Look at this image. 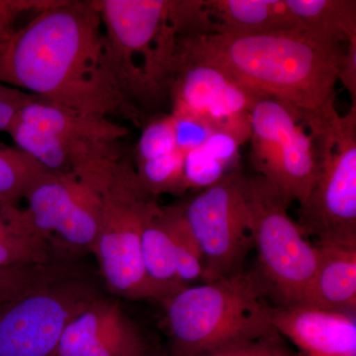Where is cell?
Here are the masks:
<instances>
[{"mask_svg": "<svg viewBox=\"0 0 356 356\" xmlns=\"http://www.w3.org/2000/svg\"><path fill=\"white\" fill-rule=\"evenodd\" d=\"M247 197L257 268L252 271L276 307L301 305L318 264V252L296 222L280 191L259 175L247 177Z\"/></svg>", "mask_w": 356, "mask_h": 356, "instance_id": "8992f818", "label": "cell"}, {"mask_svg": "<svg viewBox=\"0 0 356 356\" xmlns=\"http://www.w3.org/2000/svg\"><path fill=\"white\" fill-rule=\"evenodd\" d=\"M34 99V96L0 83V131L11 128L23 107Z\"/></svg>", "mask_w": 356, "mask_h": 356, "instance_id": "f1b7e54d", "label": "cell"}, {"mask_svg": "<svg viewBox=\"0 0 356 356\" xmlns=\"http://www.w3.org/2000/svg\"><path fill=\"white\" fill-rule=\"evenodd\" d=\"M0 83L81 113H142L122 93L110 67L102 20L95 4L46 7L0 50Z\"/></svg>", "mask_w": 356, "mask_h": 356, "instance_id": "6da1fadb", "label": "cell"}, {"mask_svg": "<svg viewBox=\"0 0 356 356\" xmlns=\"http://www.w3.org/2000/svg\"><path fill=\"white\" fill-rule=\"evenodd\" d=\"M49 172L22 151L0 149V202L13 204Z\"/></svg>", "mask_w": 356, "mask_h": 356, "instance_id": "7402d4cb", "label": "cell"}, {"mask_svg": "<svg viewBox=\"0 0 356 356\" xmlns=\"http://www.w3.org/2000/svg\"><path fill=\"white\" fill-rule=\"evenodd\" d=\"M168 356H199L275 331L252 271L189 286L163 302Z\"/></svg>", "mask_w": 356, "mask_h": 356, "instance_id": "3957f363", "label": "cell"}, {"mask_svg": "<svg viewBox=\"0 0 356 356\" xmlns=\"http://www.w3.org/2000/svg\"><path fill=\"white\" fill-rule=\"evenodd\" d=\"M172 116L177 149L185 154L203 146L214 132L207 121L189 115L170 114Z\"/></svg>", "mask_w": 356, "mask_h": 356, "instance_id": "4316f807", "label": "cell"}, {"mask_svg": "<svg viewBox=\"0 0 356 356\" xmlns=\"http://www.w3.org/2000/svg\"><path fill=\"white\" fill-rule=\"evenodd\" d=\"M15 120L37 130L60 136L74 142L111 145L128 133L107 117L81 113L35 98L20 110Z\"/></svg>", "mask_w": 356, "mask_h": 356, "instance_id": "2e32d148", "label": "cell"}, {"mask_svg": "<svg viewBox=\"0 0 356 356\" xmlns=\"http://www.w3.org/2000/svg\"><path fill=\"white\" fill-rule=\"evenodd\" d=\"M83 268L74 261L0 267V306L51 281Z\"/></svg>", "mask_w": 356, "mask_h": 356, "instance_id": "ffe728a7", "label": "cell"}, {"mask_svg": "<svg viewBox=\"0 0 356 356\" xmlns=\"http://www.w3.org/2000/svg\"><path fill=\"white\" fill-rule=\"evenodd\" d=\"M199 356H304L298 350L291 348L284 337L277 332L252 339L211 351Z\"/></svg>", "mask_w": 356, "mask_h": 356, "instance_id": "484cf974", "label": "cell"}, {"mask_svg": "<svg viewBox=\"0 0 356 356\" xmlns=\"http://www.w3.org/2000/svg\"><path fill=\"white\" fill-rule=\"evenodd\" d=\"M318 264L301 305L356 313V247L314 243Z\"/></svg>", "mask_w": 356, "mask_h": 356, "instance_id": "9a60e30c", "label": "cell"}, {"mask_svg": "<svg viewBox=\"0 0 356 356\" xmlns=\"http://www.w3.org/2000/svg\"><path fill=\"white\" fill-rule=\"evenodd\" d=\"M216 33L261 34L298 28L285 0H206Z\"/></svg>", "mask_w": 356, "mask_h": 356, "instance_id": "e0dca14e", "label": "cell"}, {"mask_svg": "<svg viewBox=\"0 0 356 356\" xmlns=\"http://www.w3.org/2000/svg\"><path fill=\"white\" fill-rule=\"evenodd\" d=\"M298 28L318 38L348 44L356 38L355 0H285Z\"/></svg>", "mask_w": 356, "mask_h": 356, "instance_id": "d6986e66", "label": "cell"}, {"mask_svg": "<svg viewBox=\"0 0 356 356\" xmlns=\"http://www.w3.org/2000/svg\"><path fill=\"white\" fill-rule=\"evenodd\" d=\"M250 159L255 172L273 184L285 202L299 205L317 172L313 139L300 110L262 97L250 111Z\"/></svg>", "mask_w": 356, "mask_h": 356, "instance_id": "30bf717a", "label": "cell"}, {"mask_svg": "<svg viewBox=\"0 0 356 356\" xmlns=\"http://www.w3.org/2000/svg\"><path fill=\"white\" fill-rule=\"evenodd\" d=\"M104 294L83 268L0 307V356H55L70 323Z\"/></svg>", "mask_w": 356, "mask_h": 356, "instance_id": "ba28073f", "label": "cell"}, {"mask_svg": "<svg viewBox=\"0 0 356 356\" xmlns=\"http://www.w3.org/2000/svg\"><path fill=\"white\" fill-rule=\"evenodd\" d=\"M229 170L202 146L184 154V175L188 191H203L219 181Z\"/></svg>", "mask_w": 356, "mask_h": 356, "instance_id": "cb8c5ba5", "label": "cell"}, {"mask_svg": "<svg viewBox=\"0 0 356 356\" xmlns=\"http://www.w3.org/2000/svg\"><path fill=\"white\" fill-rule=\"evenodd\" d=\"M245 143L238 139L234 134L226 131L215 130L208 140L204 143L203 147L218 159L229 170H233L238 166V154L241 147Z\"/></svg>", "mask_w": 356, "mask_h": 356, "instance_id": "83f0119b", "label": "cell"}, {"mask_svg": "<svg viewBox=\"0 0 356 356\" xmlns=\"http://www.w3.org/2000/svg\"><path fill=\"white\" fill-rule=\"evenodd\" d=\"M301 113L313 139L317 172L299 205L297 226L316 242L356 247V106L344 116Z\"/></svg>", "mask_w": 356, "mask_h": 356, "instance_id": "5b68a950", "label": "cell"}, {"mask_svg": "<svg viewBox=\"0 0 356 356\" xmlns=\"http://www.w3.org/2000/svg\"><path fill=\"white\" fill-rule=\"evenodd\" d=\"M168 231L175 248L178 276L187 286L191 283H203L204 257L200 245L194 236L188 224L185 221L180 205L163 207Z\"/></svg>", "mask_w": 356, "mask_h": 356, "instance_id": "44dd1931", "label": "cell"}, {"mask_svg": "<svg viewBox=\"0 0 356 356\" xmlns=\"http://www.w3.org/2000/svg\"><path fill=\"white\" fill-rule=\"evenodd\" d=\"M346 47L304 30L180 37L177 51L221 67L261 97L303 113H336V86Z\"/></svg>", "mask_w": 356, "mask_h": 356, "instance_id": "7a4b0ae2", "label": "cell"}, {"mask_svg": "<svg viewBox=\"0 0 356 356\" xmlns=\"http://www.w3.org/2000/svg\"><path fill=\"white\" fill-rule=\"evenodd\" d=\"M144 356H168V353H166V351L165 348H161V346H154L153 348H152L151 350L149 351V353H147L146 355Z\"/></svg>", "mask_w": 356, "mask_h": 356, "instance_id": "1f68e13d", "label": "cell"}, {"mask_svg": "<svg viewBox=\"0 0 356 356\" xmlns=\"http://www.w3.org/2000/svg\"><path fill=\"white\" fill-rule=\"evenodd\" d=\"M339 81L350 93L353 106H356V38L350 40L346 44L339 67Z\"/></svg>", "mask_w": 356, "mask_h": 356, "instance_id": "f546056e", "label": "cell"}, {"mask_svg": "<svg viewBox=\"0 0 356 356\" xmlns=\"http://www.w3.org/2000/svg\"><path fill=\"white\" fill-rule=\"evenodd\" d=\"M184 154L181 152L137 163L136 170L140 182L149 193L156 197L161 194L184 195L188 189L184 175Z\"/></svg>", "mask_w": 356, "mask_h": 356, "instance_id": "603a6c76", "label": "cell"}, {"mask_svg": "<svg viewBox=\"0 0 356 356\" xmlns=\"http://www.w3.org/2000/svg\"><path fill=\"white\" fill-rule=\"evenodd\" d=\"M102 225L95 255L105 285L115 296L159 302L142 259L145 222L159 205L132 166L121 161L111 181L100 191Z\"/></svg>", "mask_w": 356, "mask_h": 356, "instance_id": "52a82bcc", "label": "cell"}, {"mask_svg": "<svg viewBox=\"0 0 356 356\" xmlns=\"http://www.w3.org/2000/svg\"><path fill=\"white\" fill-rule=\"evenodd\" d=\"M154 346L118 300L103 294L70 323L55 356H144Z\"/></svg>", "mask_w": 356, "mask_h": 356, "instance_id": "4fadbf2b", "label": "cell"}, {"mask_svg": "<svg viewBox=\"0 0 356 356\" xmlns=\"http://www.w3.org/2000/svg\"><path fill=\"white\" fill-rule=\"evenodd\" d=\"M17 13L13 2L0 1V50L13 35L11 29L14 14Z\"/></svg>", "mask_w": 356, "mask_h": 356, "instance_id": "4dcf8cb0", "label": "cell"}, {"mask_svg": "<svg viewBox=\"0 0 356 356\" xmlns=\"http://www.w3.org/2000/svg\"><path fill=\"white\" fill-rule=\"evenodd\" d=\"M170 96L172 114L198 117L245 143L252 135L250 111L262 98L221 67L178 51Z\"/></svg>", "mask_w": 356, "mask_h": 356, "instance_id": "8fae6325", "label": "cell"}, {"mask_svg": "<svg viewBox=\"0 0 356 356\" xmlns=\"http://www.w3.org/2000/svg\"><path fill=\"white\" fill-rule=\"evenodd\" d=\"M3 305H4V304H3ZM3 305H1V306H3ZM1 306H0V307H1Z\"/></svg>", "mask_w": 356, "mask_h": 356, "instance_id": "d6a6232c", "label": "cell"}, {"mask_svg": "<svg viewBox=\"0 0 356 356\" xmlns=\"http://www.w3.org/2000/svg\"><path fill=\"white\" fill-rule=\"evenodd\" d=\"M247 177L240 166L179 204L204 257L203 283L240 273L254 250Z\"/></svg>", "mask_w": 356, "mask_h": 356, "instance_id": "9c48e42d", "label": "cell"}, {"mask_svg": "<svg viewBox=\"0 0 356 356\" xmlns=\"http://www.w3.org/2000/svg\"><path fill=\"white\" fill-rule=\"evenodd\" d=\"M95 6L122 93L136 107L154 108L170 95L175 72L179 37L170 16L172 1L106 0Z\"/></svg>", "mask_w": 356, "mask_h": 356, "instance_id": "277c9868", "label": "cell"}, {"mask_svg": "<svg viewBox=\"0 0 356 356\" xmlns=\"http://www.w3.org/2000/svg\"><path fill=\"white\" fill-rule=\"evenodd\" d=\"M177 151L172 115L159 117L143 130L137 146V163Z\"/></svg>", "mask_w": 356, "mask_h": 356, "instance_id": "d4e9b609", "label": "cell"}, {"mask_svg": "<svg viewBox=\"0 0 356 356\" xmlns=\"http://www.w3.org/2000/svg\"><path fill=\"white\" fill-rule=\"evenodd\" d=\"M271 325L304 356H356L355 314L306 305L273 306Z\"/></svg>", "mask_w": 356, "mask_h": 356, "instance_id": "5bb4252c", "label": "cell"}, {"mask_svg": "<svg viewBox=\"0 0 356 356\" xmlns=\"http://www.w3.org/2000/svg\"><path fill=\"white\" fill-rule=\"evenodd\" d=\"M25 197L28 209L21 216L33 231L51 245L56 235L70 252L95 254L102 213L97 191L74 175L48 173L30 187Z\"/></svg>", "mask_w": 356, "mask_h": 356, "instance_id": "7c38bea8", "label": "cell"}, {"mask_svg": "<svg viewBox=\"0 0 356 356\" xmlns=\"http://www.w3.org/2000/svg\"><path fill=\"white\" fill-rule=\"evenodd\" d=\"M140 248L147 277L158 292L159 303L189 287L178 276L175 248L161 206L145 222Z\"/></svg>", "mask_w": 356, "mask_h": 356, "instance_id": "ac0fdd59", "label": "cell"}]
</instances>
